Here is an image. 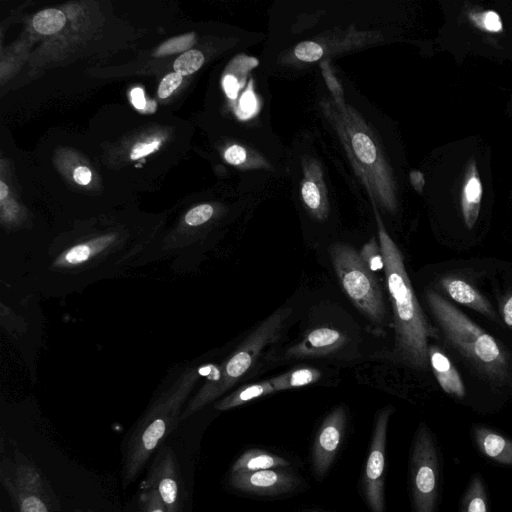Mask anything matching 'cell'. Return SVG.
I'll return each mask as SVG.
<instances>
[{
	"instance_id": "obj_24",
	"label": "cell",
	"mask_w": 512,
	"mask_h": 512,
	"mask_svg": "<svg viewBox=\"0 0 512 512\" xmlns=\"http://www.w3.org/2000/svg\"><path fill=\"white\" fill-rule=\"evenodd\" d=\"M359 255L371 272L384 270V260L381 247L380 244L376 242L375 238H371L363 245Z\"/></svg>"
},
{
	"instance_id": "obj_30",
	"label": "cell",
	"mask_w": 512,
	"mask_h": 512,
	"mask_svg": "<svg viewBox=\"0 0 512 512\" xmlns=\"http://www.w3.org/2000/svg\"><path fill=\"white\" fill-rule=\"evenodd\" d=\"M91 254V249L88 245H77L68 250L65 254V261L70 264H77L86 261Z\"/></svg>"
},
{
	"instance_id": "obj_34",
	"label": "cell",
	"mask_w": 512,
	"mask_h": 512,
	"mask_svg": "<svg viewBox=\"0 0 512 512\" xmlns=\"http://www.w3.org/2000/svg\"><path fill=\"white\" fill-rule=\"evenodd\" d=\"M242 118L249 117L257 107L256 98L251 90H248L240 100Z\"/></svg>"
},
{
	"instance_id": "obj_1",
	"label": "cell",
	"mask_w": 512,
	"mask_h": 512,
	"mask_svg": "<svg viewBox=\"0 0 512 512\" xmlns=\"http://www.w3.org/2000/svg\"><path fill=\"white\" fill-rule=\"evenodd\" d=\"M375 214L393 309L395 355L405 365L423 370L429 363L428 340L436 337V330L427 320L417 300L401 251L386 231L376 209Z\"/></svg>"
},
{
	"instance_id": "obj_32",
	"label": "cell",
	"mask_w": 512,
	"mask_h": 512,
	"mask_svg": "<svg viewBox=\"0 0 512 512\" xmlns=\"http://www.w3.org/2000/svg\"><path fill=\"white\" fill-rule=\"evenodd\" d=\"M225 160L233 165H239L246 160V151L239 145L230 146L224 153Z\"/></svg>"
},
{
	"instance_id": "obj_25",
	"label": "cell",
	"mask_w": 512,
	"mask_h": 512,
	"mask_svg": "<svg viewBox=\"0 0 512 512\" xmlns=\"http://www.w3.org/2000/svg\"><path fill=\"white\" fill-rule=\"evenodd\" d=\"M301 195L305 205L316 214L318 218H322L326 210L324 209L322 196L317 185L312 181H305L301 187Z\"/></svg>"
},
{
	"instance_id": "obj_14",
	"label": "cell",
	"mask_w": 512,
	"mask_h": 512,
	"mask_svg": "<svg viewBox=\"0 0 512 512\" xmlns=\"http://www.w3.org/2000/svg\"><path fill=\"white\" fill-rule=\"evenodd\" d=\"M429 364L436 380L443 391L456 398L465 396V386L458 370L454 367L446 354L437 346L428 348Z\"/></svg>"
},
{
	"instance_id": "obj_6",
	"label": "cell",
	"mask_w": 512,
	"mask_h": 512,
	"mask_svg": "<svg viewBox=\"0 0 512 512\" xmlns=\"http://www.w3.org/2000/svg\"><path fill=\"white\" fill-rule=\"evenodd\" d=\"M441 487L439 450L425 423L415 433L410 457L413 512H436Z\"/></svg>"
},
{
	"instance_id": "obj_36",
	"label": "cell",
	"mask_w": 512,
	"mask_h": 512,
	"mask_svg": "<svg viewBox=\"0 0 512 512\" xmlns=\"http://www.w3.org/2000/svg\"><path fill=\"white\" fill-rule=\"evenodd\" d=\"M130 95L134 107L139 110H144L147 102L145 100L143 90L139 87L133 88Z\"/></svg>"
},
{
	"instance_id": "obj_17",
	"label": "cell",
	"mask_w": 512,
	"mask_h": 512,
	"mask_svg": "<svg viewBox=\"0 0 512 512\" xmlns=\"http://www.w3.org/2000/svg\"><path fill=\"white\" fill-rule=\"evenodd\" d=\"M275 391L270 379L254 384H248L236 390L216 405L219 410H227L243 405L251 400L269 395Z\"/></svg>"
},
{
	"instance_id": "obj_10",
	"label": "cell",
	"mask_w": 512,
	"mask_h": 512,
	"mask_svg": "<svg viewBox=\"0 0 512 512\" xmlns=\"http://www.w3.org/2000/svg\"><path fill=\"white\" fill-rule=\"evenodd\" d=\"M229 483L241 492L273 496L293 491L300 485L301 480L289 471L268 469L230 472Z\"/></svg>"
},
{
	"instance_id": "obj_3",
	"label": "cell",
	"mask_w": 512,
	"mask_h": 512,
	"mask_svg": "<svg viewBox=\"0 0 512 512\" xmlns=\"http://www.w3.org/2000/svg\"><path fill=\"white\" fill-rule=\"evenodd\" d=\"M1 483L16 512H56L59 502L38 467L18 449L2 455Z\"/></svg>"
},
{
	"instance_id": "obj_22",
	"label": "cell",
	"mask_w": 512,
	"mask_h": 512,
	"mask_svg": "<svg viewBox=\"0 0 512 512\" xmlns=\"http://www.w3.org/2000/svg\"><path fill=\"white\" fill-rule=\"evenodd\" d=\"M137 512H168L157 492L141 483Z\"/></svg>"
},
{
	"instance_id": "obj_9",
	"label": "cell",
	"mask_w": 512,
	"mask_h": 512,
	"mask_svg": "<svg viewBox=\"0 0 512 512\" xmlns=\"http://www.w3.org/2000/svg\"><path fill=\"white\" fill-rule=\"evenodd\" d=\"M346 422V410L338 406L325 417L319 427L312 449L313 471L318 477H323L334 462L344 436Z\"/></svg>"
},
{
	"instance_id": "obj_20",
	"label": "cell",
	"mask_w": 512,
	"mask_h": 512,
	"mask_svg": "<svg viewBox=\"0 0 512 512\" xmlns=\"http://www.w3.org/2000/svg\"><path fill=\"white\" fill-rule=\"evenodd\" d=\"M66 22V16L58 9H46L38 12L32 21L37 32L44 35L54 34L60 31Z\"/></svg>"
},
{
	"instance_id": "obj_39",
	"label": "cell",
	"mask_w": 512,
	"mask_h": 512,
	"mask_svg": "<svg viewBox=\"0 0 512 512\" xmlns=\"http://www.w3.org/2000/svg\"><path fill=\"white\" fill-rule=\"evenodd\" d=\"M410 179H411V182H412L414 188L417 191L421 192L422 188L424 186L423 174L421 172H419V171H413L410 174Z\"/></svg>"
},
{
	"instance_id": "obj_31",
	"label": "cell",
	"mask_w": 512,
	"mask_h": 512,
	"mask_svg": "<svg viewBox=\"0 0 512 512\" xmlns=\"http://www.w3.org/2000/svg\"><path fill=\"white\" fill-rule=\"evenodd\" d=\"M481 26L489 32H498L502 30V22L499 15L493 11H488L480 16Z\"/></svg>"
},
{
	"instance_id": "obj_21",
	"label": "cell",
	"mask_w": 512,
	"mask_h": 512,
	"mask_svg": "<svg viewBox=\"0 0 512 512\" xmlns=\"http://www.w3.org/2000/svg\"><path fill=\"white\" fill-rule=\"evenodd\" d=\"M352 148L359 160L364 164L371 165L377 159V150L368 135L362 132H355L351 138Z\"/></svg>"
},
{
	"instance_id": "obj_43",
	"label": "cell",
	"mask_w": 512,
	"mask_h": 512,
	"mask_svg": "<svg viewBox=\"0 0 512 512\" xmlns=\"http://www.w3.org/2000/svg\"><path fill=\"white\" fill-rule=\"evenodd\" d=\"M76 512H82V511H76Z\"/></svg>"
},
{
	"instance_id": "obj_40",
	"label": "cell",
	"mask_w": 512,
	"mask_h": 512,
	"mask_svg": "<svg viewBox=\"0 0 512 512\" xmlns=\"http://www.w3.org/2000/svg\"><path fill=\"white\" fill-rule=\"evenodd\" d=\"M8 191L9 189L7 185L3 181H0V200H4L6 198Z\"/></svg>"
},
{
	"instance_id": "obj_28",
	"label": "cell",
	"mask_w": 512,
	"mask_h": 512,
	"mask_svg": "<svg viewBox=\"0 0 512 512\" xmlns=\"http://www.w3.org/2000/svg\"><path fill=\"white\" fill-rule=\"evenodd\" d=\"M212 215L213 207L209 204H202L188 211L185 222L190 226H198L208 221Z\"/></svg>"
},
{
	"instance_id": "obj_5",
	"label": "cell",
	"mask_w": 512,
	"mask_h": 512,
	"mask_svg": "<svg viewBox=\"0 0 512 512\" xmlns=\"http://www.w3.org/2000/svg\"><path fill=\"white\" fill-rule=\"evenodd\" d=\"M291 313L292 310L289 307H280L265 318L226 362L219 384L199 396L185 415L191 414L243 377L254 365L262 350L277 341Z\"/></svg>"
},
{
	"instance_id": "obj_18",
	"label": "cell",
	"mask_w": 512,
	"mask_h": 512,
	"mask_svg": "<svg viewBox=\"0 0 512 512\" xmlns=\"http://www.w3.org/2000/svg\"><path fill=\"white\" fill-rule=\"evenodd\" d=\"M321 377L318 369L311 367L296 368L284 372L270 379L275 391L288 390L292 388L302 387L317 382Z\"/></svg>"
},
{
	"instance_id": "obj_15",
	"label": "cell",
	"mask_w": 512,
	"mask_h": 512,
	"mask_svg": "<svg viewBox=\"0 0 512 512\" xmlns=\"http://www.w3.org/2000/svg\"><path fill=\"white\" fill-rule=\"evenodd\" d=\"M288 465L290 462L279 455L261 449H249L234 462L231 472L268 470Z\"/></svg>"
},
{
	"instance_id": "obj_38",
	"label": "cell",
	"mask_w": 512,
	"mask_h": 512,
	"mask_svg": "<svg viewBox=\"0 0 512 512\" xmlns=\"http://www.w3.org/2000/svg\"><path fill=\"white\" fill-rule=\"evenodd\" d=\"M91 176V171L87 167H78L73 174L74 180L80 185H87Z\"/></svg>"
},
{
	"instance_id": "obj_41",
	"label": "cell",
	"mask_w": 512,
	"mask_h": 512,
	"mask_svg": "<svg viewBox=\"0 0 512 512\" xmlns=\"http://www.w3.org/2000/svg\"><path fill=\"white\" fill-rule=\"evenodd\" d=\"M155 108H156V103L154 101L153 102H147L144 111L154 112Z\"/></svg>"
},
{
	"instance_id": "obj_37",
	"label": "cell",
	"mask_w": 512,
	"mask_h": 512,
	"mask_svg": "<svg viewBox=\"0 0 512 512\" xmlns=\"http://www.w3.org/2000/svg\"><path fill=\"white\" fill-rule=\"evenodd\" d=\"M501 312L505 324L512 328V294L506 297L502 304Z\"/></svg>"
},
{
	"instance_id": "obj_2",
	"label": "cell",
	"mask_w": 512,
	"mask_h": 512,
	"mask_svg": "<svg viewBox=\"0 0 512 512\" xmlns=\"http://www.w3.org/2000/svg\"><path fill=\"white\" fill-rule=\"evenodd\" d=\"M426 300L447 341L491 383L506 384L510 363L501 345L436 291L428 290Z\"/></svg>"
},
{
	"instance_id": "obj_12",
	"label": "cell",
	"mask_w": 512,
	"mask_h": 512,
	"mask_svg": "<svg viewBox=\"0 0 512 512\" xmlns=\"http://www.w3.org/2000/svg\"><path fill=\"white\" fill-rule=\"evenodd\" d=\"M443 290L456 302L465 305L493 320L496 319L491 303L465 280L446 276L440 280Z\"/></svg>"
},
{
	"instance_id": "obj_27",
	"label": "cell",
	"mask_w": 512,
	"mask_h": 512,
	"mask_svg": "<svg viewBox=\"0 0 512 512\" xmlns=\"http://www.w3.org/2000/svg\"><path fill=\"white\" fill-rule=\"evenodd\" d=\"M323 48L314 41H304L299 43L295 49V56L304 62H315L323 56Z\"/></svg>"
},
{
	"instance_id": "obj_7",
	"label": "cell",
	"mask_w": 512,
	"mask_h": 512,
	"mask_svg": "<svg viewBox=\"0 0 512 512\" xmlns=\"http://www.w3.org/2000/svg\"><path fill=\"white\" fill-rule=\"evenodd\" d=\"M393 409L385 407L376 415L371 444L363 474L362 489L371 512H384V468L388 423Z\"/></svg>"
},
{
	"instance_id": "obj_35",
	"label": "cell",
	"mask_w": 512,
	"mask_h": 512,
	"mask_svg": "<svg viewBox=\"0 0 512 512\" xmlns=\"http://www.w3.org/2000/svg\"><path fill=\"white\" fill-rule=\"evenodd\" d=\"M223 86L227 96L234 99L238 91L237 80L232 75H226L223 80Z\"/></svg>"
},
{
	"instance_id": "obj_29",
	"label": "cell",
	"mask_w": 512,
	"mask_h": 512,
	"mask_svg": "<svg viewBox=\"0 0 512 512\" xmlns=\"http://www.w3.org/2000/svg\"><path fill=\"white\" fill-rule=\"evenodd\" d=\"M182 75L173 72L168 74L161 81L158 88V96L160 98H167L171 93L181 84Z\"/></svg>"
},
{
	"instance_id": "obj_16",
	"label": "cell",
	"mask_w": 512,
	"mask_h": 512,
	"mask_svg": "<svg viewBox=\"0 0 512 512\" xmlns=\"http://www.w3.org/2000/svg\"><path fill=\"white\" fill-rule=\"evenodd\" d=\"M482 198V185L475 167L471 168L465 177L462 190L461 207L466 226L471 229L479 214Z\"/></svg>"
},
{
	"instance_id": "obj_26",
	"label": "cell",
	"mask_w": 512,
	"mask_h": 512,
	"mask_svg": "<svg viewBox=\"0 0 512 512\" xmlns=\"http://www.w3.org/2000/svg\"><path fill=\"white\" fill-rule=\"evenodd\" d=\"M195 43L194 33H188L185 35L177 36L171 38L164 42L156 51L157 56H163L167 54H173L177 52H182L190 47H192Z\"/></svg>"
},
{
	"instance_id": "obj_4",
	"label": "cell",
	"mask_w": 512,
	"mask_h": 512,
	"mask_svg": "<svg viewBox=\"0 0 512 512\" xmlns=\"http://www.w3.org/2000/svg\"><path fill=\"white\" fill-rule=\"evenodd\" d=\"M329 254L346 295L370 320L382 323L386 313L382 289L359 252L347 244L337 243L329 248Z\"/></svg>"
},
{
	"instance_id": "obj_23",
	"label": "cell",
	"mask_w": 512,
	"mask_h": 512,
	"mask_svg": "<svg viewBox=\"0 0 512 512\" xmlns=\"http://www.w3.org/2000/svg\"><path fill=\"white\" fill-rule=\"evenodd\" d=\"M204 62L203 54L195 49L188 50L180 55L174 62V70L180 75H189L196 72Z\"/></svg>"
},
{
	"instance_id": "obj_33",
	"label": "cell",
	"mask_w": 512,
	"mask_h": 512,
	"mask_svg": "<svg viewBox=\"0 0 512 512\" xmlns=\"http://www.w3.org/2000/svg\"><path fill=\"white\" fill-rule=\"evenodd\" d=\"M159 144V141L136 144L131 151L130 158L132 160H136L138 158L151 154L152 152L158 149Z\"/></svg>"
},
{
	"instance_id": "obj_8",
	"label": "cell",
	"mask_w": 512,
	"mask_h": 512,
	"mask_svg": "<svg viewBox=\"0 0 512 512\" xmlns=\"http://www.w3.org/2000/svg\"><path fill=\"white\" fill-rule=\"evenodd\" d=\"M144 484L159 495L168 512H183L185 490L173 450L162 445L153 456Z\"/></svg>"
},
{
	"instance_id": "obj_13",
	"label": "cell",
	"mask_w": 512,
	"mask_h": 512,
	"mask_svg": "<svg viewBox=\"0 0 512 512\" xmlns=\"http://www.w3.org/2000/svg\"><path fill=\"white\" fill-rule=\"evenodd\" d=\"M473 438L482 455L496 463L512 465L511 439L482 425L473 428Z\"/></svg>"
},
{
	"instance_id": "obj_42",
	"label": "cell",
	"mask_w": 512,
	"mask_h": 512,
	"mask_svg": "<svg viewBox=\"0 0 512 512\" xmlns=\"http://www.w3.org/2000/svg\"><path fill=\"white\" fill-rule=\"evenodd\" d=\"M306 512H321V511H318V510H308Z\"/></svg>"
},
{
	"instance_id": "obj_11",
	"label": "cell",
	"mask_w": 512,
	"mask_h": 512,
	"mask_svg": "<svg viewBox=\"0 0 512 512\" xmlns=\"http://www.w3.org/2000/svg\"><path fill=\"white\" fill-rule=\"evenodd\" d=\"M346 341V336L333 327H317L310 330L300 342L290 347L285 357L301 359L324 356L340 349Z\"/></svg>"
},
{
	"instance_id": "obj_19",
	"label": "cell",
	"mask_w": 512,
	"mask_h": 512,
	"mask_svg": "<svg viewBox=\"0 0 512 512\" xmlns=\"http://www.w3.org/2000/svg\"><path fill=\"white\" fill-rule=\"evenodd\" d=\"M460 512H489L488 496L483 479L475 473L463 494Z\"/></svg>"
}]
</instances>
